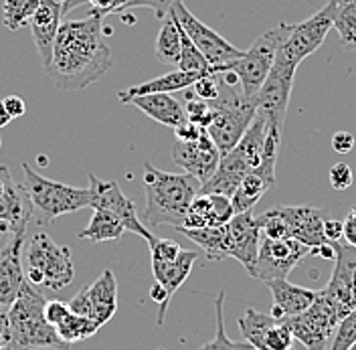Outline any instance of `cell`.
<instances>
[{"mask_svg":"<svg viewBox=\"0 0 356 350\" xmlns=\"http://www.w3.org/2000/svg\"><path fill=\"white\" fill-rule=\"evenodd\" d=\"M102 17H91L79 21H67L61 24L53 45L51 63L44 69L47 77L61 91H79L97 79H102L111 67V49L104 35Z\"/></svg>","mask_w":356,"mask_h":350,"instance_id":"1","label":"cell"},{"mask_svg":"<svg viewBox=\"0 0 356 350\" xmlns=\"http://www.w3.org/2000/svg\"><path fill=\"white\" fill-rule=\"evenodd\" d=\"M199 191L200 182L195 176L186 173H164L156 168L152 162H144V225L148 229L160 225L180 229L184 225L188 207L197 198Z\"/></svg>","mask_w":356,"mask_h":350,"instance_id":"2","label":"cell"},{"mask_svg":"<svg viewBox=\"0 0 356 350\" xmlns=\"http://www.w3.org/2000/svg\"><path fill=\"white\" fill-rule=\"evenodd\" d=\"M44 304L43 292L24 280L19 298L8 310L10 342L6 350H69L71 344L61 340L57 330L47 322Z\"/></svg>","mask_w":356,"mask_h":350,"instance_id":"3","label":"cell"},{"mask_svg":"<svg viewBox=\"0 0 356 350\" xmlns=\"http://www.w3.org/2000/svg\"><path fill=\"white\" fill-rule=\"evenodd\" d=\"M22 271L24 280L35 287L47 292H61L75 278L71 249L39 231L29 243H24Z\"/></svg>","mask_w":356,"mask_h":350,"instance_id":"4","label":"cell"},{"mask_svg":"<svg viewBox=\"0 0 356 350\" xmlns=\"http://www.w3.org/2000/svg\"><path fill=\"white\" fill-rule=\"evenodd\" d=\"M24 175V191L33 205V217L39 225H51L55 219L77 213L86 207H91V191L89 186H69L63 182L44 178L33 170L26 162H22Z\"/></svg>","mask_w":356,"mask_h":350,"instance_id":"5","label":"cell"},{"mask_svg":"<svg viewBox=\"0 0 356 350\" xmlns=\"http://www.w3.org/2000/svg\"><path fill=\"white\" fill-rule=\"evenodd\" d=\"M222 83V79H221ZM215 118L211 126L207 128V134L219 148L221 156L229 154L243 138L247 128L257 116V102L255 97L243 95L241 88H229L221 86V95L211 102Z\"/></svg>","mask_w":356,"mask_h":350,"instance_id":"6","label":"cell"},{"mask_svg":"<svg viewBox=\"0 0 356 350\" xmlns=\"http://www.w3.org/2000/svg\"><path fill=\"white\" fill-rule=\"evenodd\" d=\"M334 13H336V0H328L306 21L296 24L280 22L282 37L275 55L289 65L300 67L304 59L314 55L326 41L328 31L334 26Z\"/></svg>","mask_w":356,"mask_h":350,"instance_id":"7","label":"cell"},{"mask_svg":"<svg viewBox=\"0 0 356 350\" xmlns=\"http://www.w3.org/2000/svg\"><path fill=\"white\" fill-rule=\"evenodd\" d=\"M280 24L275 29H269L266 33H261L251 47L243 51V55L227 65H211L215 69V73H222V71H231L237 81L239 88L247 97H255L259 93L261 86L266 83L267 75L273 67L275 61V53H277V45H280Z\"/></svg>","mask_w":356,"mask_h":350,"instance_id":"8","label":"cell"},{"mask_svg":"<svg viewBox=\"0 0 356 350\" xmlns=\"http://www.w3.org/2000/svg\"><path fill=\"white\" fill-rule=\"evenodd\" d=\"M296 71H298V67L289 65L275 55V61H273V67L267 75L266 83L261 86L259 93L255 95L257 111L266 116L269 128L284 130Z\"/></svg>","mask_w":356,"mask_h":350,"instance_id":"9","label":"cell"},{"mask_svg":"<svg viewBox=\"0 0 356 350\" xmlns=\"http://www.w3.org/2000/svg\"><path fill=\"white\" fill-rule=\"evenodd\" d=\"M170 13L175 15V19L182 26V31L191 37V41L197 45V49L204 55L209 65H227V63H231L243 55L241 49H237L235 45H231L225 37H221L217 31H213L211 26H207L204 22L199 21L186 8V4L182 0H177L172 4Z\"/></svg>","mask_w":356,"mask_h":350,"instance_id":"10","label":"cell"},{"mask_svg":"<svg viewBox=\"0 0 356 350\" xmlns=\"http://www.w3.org/2000/svg\"><path fill=\"white\" fill-rule=\"evenodd\" d=\"M312 253L308 245L298 239H267L261 235L259 253L255 271L251 278L259 282H273V280H288V276L302 263V260Z\"/></svg>","mask_w":356,"mask_h":350,"instance_id":"11","label":"cell"},{"mask_svg":"<svg viewBox=\"0 0 356 350\" xmlns=\"http://www.w3.org/2000/svg\"><path fill=\"white\" fill-rule=\"evenodd\" d=\"M239 330L245 342L255 350H291L293 349V332L288 318H277L271 312H259L255 308H247L239 318Z\"/></svg>","mask_w":356,"mask_h":350,"instance_id":"12","label":"cell"},{"mask_svg":"<svg viewBox=\"0 0 356 350\" xmlns=\"http://www.w3.org/2000/svg\"><path fill=\"white\" fill-rule=\"evenodd\" d=\"M330 245L334 249V271L320 294L332 304L342 320L356 306V249L340 241Z\"/></svg>","mask_w":356,"mask_h":350,"instance_id":"13","label":"cell"},{"mask_svg":"<svg viewBox=\"0 0 356 350\" xmlns=\"http://www.w3.org/2000/svg\"><path fill=\"white\" fill-rule=\"evenodd\" d=\"M288 322L293 338L300 340L306 350H328V342L340 322V316L332 304L318 292V298L312 308L300 316L288 318Z\"/></svg>","mask_w":356,"mask_h":350,"instance_id":"14","label":"cell"},{"mask_svg":"<svg viewBox=\"0 0 356 350\" xmlns=\"http://www.w3.org/2000/svg\"><path fill=\"white\" fill-rule=\"evenodd\" d=\"M261 229L251 211L233 215V219L222 225V251L227 260H237L249 276L255 271L259 253Z\"/></svg>","mask_w":356,"mask_h":350,"instance_id":"15","label":"cell"},{"mask_svg":"<svg viewBox=\"0 0 356 350\" xmlns=\"http://www.w3.org/2000/svg\"><path fill=\"white\" fill-rule=\"evenodd\" d=\"M89 191H91V209H108L124 223L126 231L136 233L146 241L154 237V233L138 217L132 198H128L122 193L115 180H102L89 173Z\"/></svg>","mask_w":356,"mask_h":350,"instance_id":"16","label":"cell"},{"mask_svg":"<svg viewBox=\"0 0 356 350\" xmlns=\"http://www.w3.org/2000/svg\"><path fill=\"white\" fill-rule=\"evenodd\" d=\"M172 160L186 175L195 176L200 186L215 175L221 162V152L204 132L195 142H175L172 146Z\"/></svg>","mask_w":356,"mask_h":350,"instance_id":"17","label":"cell"},{"mask_svg":"<svg viewBox=\"0 0 356 350\" xmlns=\"http://www.w3.org/2000/svg\"><path fill=\"white\" fill-rule=\"evenodd\" d=\"M61 19H63V8L57 0H41L37 13L31 17L29 29L35 49L41 57L43 69L49 67L51 57H53V45L57 39V33L61 29Z\"/></svg>","mask_w":356,"mask_h":350,"instance_id":"18","label":"cell"},{"mask_svg":"<svg viewBox=\"0 0 356 350\" xmlns=\"http://www.w3.org/2000/svg\"><path fill=\"white\" fill-rule=\"evenodd\" d=\"M22 249L24 233L17 235L4 249H0V312H8L19 298L24 282L22 271Z\"/></svg>","mask_w":356,"mask_h":350,"instance_id":"19","label":"cell"},{"mask_svg":"<svg viewBox=\"0 0 356 350\" xmlns=\"http://www.w3.org/2000/svg\"><path fill=\"white\" fill-rule=\"evenodd\" d=\"M286 225H288L289 239L302 241L312 251L320 245L328 243L324 239V211L318 207H280Z\"/></svg>","mask_w":356,"mask_h":350,"instance_id":"20","label":"cell"},{"mask_svg":"<svg viewBox=\"0 0 356 350\" xmlns=\"http://www.w3.org/2000/svg\"><path fill=\"white\" fill-rule=\"evenodd\" d=\"M231 198L222 195H197L191 202L184 225L180 229H213L233 219Z\"/></svg>","mask_w":356,"mask_h":350,"instance_id":"21","label":"cell"},{"mask_svg":"<svg viewBox=\"0 0 356 350\" xmlns=\"http://www.w3.org/2000/svg\"><path fill=\"white\" fill-rule=\"evenodd\" d=\"M267 287L273 298V308L271 314L277 318H293L304 314L318 298V292L308 289L304 285L289 284L288 280H273L267 282Z\"/></svg>","mask_w":356,"mask_h":350,"instance_id":"22","label":"cell"},{"mask_svg":"<svg viewBox=\"0 0 356 350\" xmlns=\"http://www.w3.org/2000/svg\"><path fill=\"white\" fill-rule=\"evenodd\" d=\"M126 104H132L140 111H144L148 118H152L154 122L166 126V128H172V130L186 122L184 104L180 100H177L172 93H144V95H134Z\"/></svg>","mask_w":356,"mask_h":350,"instance_id":"23","label":"cell"},{"mask_svg":"<svg viewBox=\"0 0 356 350\" xmlns=\"http://www.w3.org/2000/svg\"><path fill=\"white\" fill-rule=\"evenodd\" d=\"M0 221L8 223L15 233H26L29 223L33 221V205L24 186L17 184L15 178L8 180L4 195L0 197Z\"/></svg>","mask_w":356,"mask_h":350,"instance_id":"24","label":"cell"},{"mask_svg":"<svg viewBox=\"0 0 356 350\" xmlns=\"http://www.w3.org/2000/svg\"><path fill=\"white\" fill-rule=\"evenodd\" d=\"M89 300H91V320L99 324H108L115 310H118V282L111 269H106L95 282L88 285Z\"/></svg>","mask_w":356,"mask_h":350,"instance_id":"25","label":"cell"},{"mask_svg":"<svg viewBox=\"0 0 356 350\" xmlns=\"http://www.w3.org/2000/svg\"><path fill=\"white\" fill-rule=\"evenodd\" d=\"M202 75L204 73H191V71H180V69H177V71H170L166 75L154 77L150 81L138 83L134 88L122 89L118 93V97H120L122 104H126L134 95H144V93H175V91H182V89L191 88L195 81H199Z\"/></svg>","mask_w":356,"mask_h":350,"instance_id":"26","label":"cell"},{"mask_svg":"<svg viewBox=\"0 0 356 350\" xmlns=\"http://www.w3.org/2000/svg\"><path fill=\"white\" fill-rule=\"evenodd\" d=\"M199 260L197 251H186L182 249L175 262H152V273H154V282L162 285L168 294V298L172 300V296L178 292V287L186 282V278L191 276V269L195 262Z\"/></svg>","mask_w":356,"mask_h":350,"instance_id":"27","label":"cell"},{"mask_svg":"<svg viewBox=\"0 0 356 350\" xmlns=\"http://www.w3.org/2000/svg\"><path fill=\"white\" fill-rule=\"evenodd\" d=\"M126 233L124 223L118 219L108 209H93L89 225L77 233L79 239H88L91 243H106V241H120Z\"/></svg>","mask_w":356,"mask_h":350,"instance_id":"28","label":"cell"},{"mask_svg":"<svg viewBox=\"0 0 356 350\" xmlns=\"http://www.w3.org/2000/svg\"><path fill=\"white\" fill-rule=\"evenodd\" d=\"M180 47H182V39H180V24L175 19L172 13H168L162 19V26L158 31L154 45L156 59L164 65H178L180 59Z\"/></svg>","mask_w":356,"mask_h":350,"instance_id":"29","label":"cell"},{"mask_svg":"<svg viewBox=\"0 0 356 350\" xmlns=\"http://www.w3.org/2000/svg\"><path fill=\"white\" fill-rule=\"evenodd\" d=\"M271 186H273V184H271L267 178L255 175V173L245 176L243 180H241V184L237 186V191H235L233 197H231V205H233L235 215L247 213V211H253V207L261 200V197L266 195Z\"/></svg>","mask_w":356,"mask_h":350,"instance_id":"30","label":"cell"},{"mask_svg":"<svg viewBox=\"0 0 356 350\" xmlns=\"http://www.w3.org/2000/svg\"><path fill=\"white\" fill-rule=\"evenodd\" d=\"M334 29L338 33L340 47L356 51V0H336Z\"/></svg>","mask_w":356,"mask_h":350,"instance_id":"31","label":"cell"},{"mask_svg":"<svg viewBox=\"0 0 356 350\" xmlns=\"http://www.w3.org/2000/svg\"><path fill=\"white\" fill-rule=\"evenodd\" d=\"M57 334L61 336V340H65L67 344H73V342H79V340H88L93 334H97L99 324L83 318V316H77L73 312H69L65 318L55 326Z\"/></svg>","mask_w":356,"mask_h":350,"instance_id":"32","label":"cell"},{"mask_svg":"<svg viewBox=\"0 0 356 350\" xmlns=\"http://www.w3.org/2000/svg\"><path fill=\"white\" fill-rule=\"evenodd\" d=\"M41 0H4L2 2V24L17 33L26 26L31 17L37 13Z\"/></svg>","mask_w":356,"mask_h":350,"instance_id":"33","label":"cell"},{"mask_svg":"<svg viewBox=\"0 0 356 350\" xmlns=\"http://www.w3.org/2000/svg\"><path fill=\"white\" fill-rule=\"evenodd\" d=\"M222 302H225V292H219L215 298V314H217V332L215 338L204 342L199 350H255L249 342H235L227 336L225 332V318H222Z\"/></svg>","mask_w":356,"mask_h":350,"instance_id":"34","label":"cell"},{"mask_svg":"<svg viewBox=\"0 0 356 350\" xmlns=\"http://www.w3.org/2000/svg\"><path fill=\"white\" fill-rule=\"evenodd\" d=\"M180 39H182V47H180V59H178L177 65L180 71H191V73H209V71H213V67L209 65V61L197 49V45L191 41V37L182 31V26H180Z\"/></svg>","mask_w":356,"mask_h":350,"instance_id":"35","label":"cell"},{"mask_svg":"<svg viewBox=\"0 0 356 350\" xmlns=\"http://www.w3.org/2000/svg\"><path fill=\"white\" fill-rule=\"evenodd\" d=\"M182 95H184V111H186V120L207 130V128L211 126L213 118H215V110H213L211 102L197 97V95L191 91V88L182 89Z\"/></svg>","mask_w":356,"mask_h":350,"instance_id":"36","label":"cell"},{"mask_svg":"<svg viewBox=\"0 0 356 350\" xmlns=\"http://www.w3.org/2000/svg\"><path fill=\"white\" fill-rule=\"evenodd\" d=\"M356 342V306L355 310L344 316L338 326L334 330L332 340H330V347L328 350H348Z\"/></svg>","mask_w":356,"mask_h":350,"instance_id":"37","label":"cell"},{"mask_svg":"<svg viewBox=\"0 0 356 350\" xmlns=\"http://www.w3.org/2000/svg\"><path fill=\"white\" fill-rule=\"evenodd\" d=\"M221 73H215V69H213L211 73H204L199 81H195L191 86V91L200 100L213 102L221 95Z\"/></svg>","mask_w":356,"mask_h":350,"instance_id":"38","label":"cell"},{"mask_svg":"<svg viewBox=\"0 0 356 350\" xmlns=\"http://www.w3.org/2000/svg\"><path fill=\"white\" fill-rule=\"evenodd\" d=\"M150 245V255H152V262H175L182 247L178 245L177 241L172 239H160V237H152L148 241Z\"/></svg>","mask_w":356,"mask_h":350,"instance_id":"39","label":"cell"},{"mask_svg":"<svg viewBox=\"0 0 356 350\" xmlns=\"http://www.w3.org/2000/svg\"><path fill=\"white\" fill-rule=\"evenodd\" d=\"M175 2H177V0H128L115 15H124V13H128V10H132V8H152L156 19L162 21V19L170 13V8H172Z\"/></svg>","mask_w":356,"mask_h":350,"instance_id":"40","label":"cell"},{"mask_svg":"<svg viewBox=\"0 0 356 350\" xmlns=\"http://www.w3.org/2000/svg\"><path fill=\"white\" fill-rule=\"evenodd\" d=\"M328 182L334 191H348L355 182V175H353V168L346 164V162H338L334 164L328 173Z\"/></svg>","mask_w":356,"mask_h":350,"instance_id":"41","label":"cell"},{"mask_svg":"<svg viewBox=\"0 0 356 350\" xmlns=\"http://www.w3.org/2000/svg\"><path fill=\"white\" fill-rule=\"evenodd\" d=\"M69 312H71V310H69V304L61 302V300H51V302L44 304V318H47V322H49L53 328L65 318Z\"/></svg>","mask_w":356,"mask_h":350,"instance_id":"42","label":"cell"},{"mask_svg":"<svg viewBox=\"0 0 356 350\" xmlns=\"http://www.w3.org/2000/svg\"><path fill=\"white\" fill-rule=\"evenodd\" d=\"M69 310L77 316H83V318H89L91 320V300H89L88 287H83L79 294H75L69 302Z\"/></svg>","mask_w":356,"mask_h":350,"instance_id":"43","label":"cell"},{"mask_svg":"<svg viewBox=\"0 0 356 350\" xmlns=\"http://www.w3.org/2000/svg\"><path fill=\"white\" fill-rule=\"evenodd\" d=\"M204 132H207L204 128H200V126L186 120L184 124H180L178 128H175V138H177L178 142H195V140H199Z\"/></svg>","mask_w":356,"mask_h":350,"instance_id":"44","label":"cell"},{"mask_svg":"<svg viewBox=\"0 0 356 350\" xmlns=\"http://www.w3.org/2000/svg\"><path fill=\"white\" fill-rule=\"evenodd\" d=\"M330 144H332L334 152H338V154L353 152V148H355V136L346 130L336 132V134L332 136V140H330Z\"/></svg>","mask_w":356,"mask_h":350,"instance_id":"45","label":"cell"},{"mask_svg":"<svg viewBox=\"0 0 356 350\" xmlns=\"http://www.w3.org/2000/svg\"><path fill=\"white\" fill-rule=\"evenodd\" d=\"M342 237H344V223L342 221H324V239L328 243H336V241H342Z\"/></svg>","mask_w":356,"mask_h":350,"instance_id":"46","label":"cell"},{"mask_svg":"<svg viewBox=\"0 0 356 350\" xmlns=\"http://www.w3.org/2000/svg\"><path fill=\"white\" fill-rule=\"evenodd\" d=\"M344 223V243L346 245H350V247H355L356 249V205L348 211V215H346V219L342 221Z\"/></svg>","mask_w":356,"mask_h":350,"instance_id":"47","label":"cell"},{"mask_svg":"<svg viewBox=\"0 0 356 350\" xmlns=\"http://www.w3.org/2000/svg\"><path fill=\"white\" fill-rule=\"evenodd\" d=\"M2 102H4L6 111L10 113V118H22L26 113V104H24V100H22L21 95H8Z\"/></svg>","mask_w":356,"mask_h":350,"instance_id":"48","label":"cell"},{"mask_svg":"<svg viewBox=\"0 0 356 350\" xmlns=\"http://www.w3.org/2000/svg\"><path fill=\"white\" fill-rule=\"evenodd\" d=\"M89 10L88 15L91 17H110L111 8H113V0H88Z\"/></svg>","mask_w":356,"mask_h":350,"instance_id":"49","label":"cell"},{"mask_svg":"<svg viewBox=\"0 0 356 350\" xmlns=\"http://www.w3.org/2000/svg\"><path fill=\"white\" fill-rule=\"evenodd\" d=\"M17 235H21V233H15V231L8 227V223L0 221V249H4V247L15 239Z\"/></svg>","mask_w":356,"mask_h":350,"instance_id":"50","label":"cell"},{"mask_svg":"<svg viewBox=\"0 0 356 350\" xmlns=\"http://www.w3.org/2000/svg\"><path fill=\"white\" fill-rule=\"evenodd\" d=\"M59 4H61V8H63V17L69 15L71 10H75L77 6H81V4H88V0H57Z\"/></svg>","mask_w":356,"mask_h":350,"instance_id":"51","label":"cell"},{"mask_svg":"<svg viewBox=\"0 0 356 350\" xmlns=\"http://www.w3.org/2000/svg\"><path fill=\"white\" fill-rule=\"evenodd\" d=\"M10 178H13V175H10V170H8V166L0 164V197L4 195L6 184H8V180H10Z\"/></svg>","mask_w":356,"mask_h":350,"instance_id":"52","label":"cell"},{"mask_svg":"<svg viewBox=\"0 0 356 350\" xmlns=\"http://www.w3.org/2000/svg\"><path fill=\"white\" fill-rule=\"evenodd\" d=\"M10 120H13V118H10V113L4 108V102H0V130L6 128V126L10 124Z\"/></svg>","mask_w":356,"mask_h":350,"instance_id":"53","label":"cell"},{"mask_svg":"<svg viewBox=\"0 0 356 350\" xmlns=\"http://www.w3.org/2000/svg\"><path fill=\"white\" fill-rule=\"evenodd\" d=\"M126 2H128V0H113V8H111V15H115V13H118V10H120V8H122V6H124Z\"/></svg>","mask_w":356,"mask_h":350,"instance_id":"54","label":"cell"},{"mask_svg":"<svg viewBox=\"0 0 356 350\" xmlns=\"http://www.w3.org/2000/svg\"><path fill=\"white\" fill-rule=\"evenodd\" d=\"M6 347H8V340H6V336L0 332V350H6Z\"/></svg>","mask_w":356,"mask_h":350,"instance_id":"55","label":"cell"},{"mask_svg":"<svg viewBox=\"0 0 356 350\" xmlns=\"http://www.w3.org/2000/svg\"><path fill=\"white\" fill-rule=\"evenodd\" d=\"M348 350H356V342H355V344H353V347H350V349H348Z\"/></svg>","mask_w":356,"mask_h":350,"instance_id":"56","label":"cell"},{"mask_svg":"<svg viewBox=\"0 0 356 350\" xmlns=\"http://www.w3.org/2000/svg\"><path fill=\"white\" fill-rule=\"evenodd\" d=\"M0 146H2V136H0Z\"/></svg>","mask_w":356,"mask_h":350,"instance_id":"57","label":"cell"},{"mask_svg":"<svg viewBox=\"0 0 356 350\" xmlns=\"http://www.w3.org/2000/svg\"><path fill=\"white\" fill-rule=\"evenodd\" d=\"M158 350H164V349H158Z\"/></svg>","mask_w":356,"mask_h":350,"instance_id":"58","label":"cell"},{"mask_svg":"<svg viewBox=\"0 0 356 350\" xmlns=\"http://www.w3.org/2000/svg\"><path fill=\"white\" fill-rule=\"evenodd\" d=\"M291 350H293V349H291Z\"/></svg>","mask_w":356,"mask_h":350,"instance_id":"59","label":"cell"}]
</instances>
